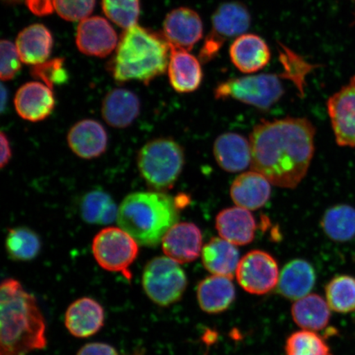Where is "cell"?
Segmentation results:
<instances>
[{"label": "cell", "mask_w": 355, "mask_h": 355, "mask_svg": "<svg viewBox=\"0 0 355 355\" xmlns=\"http://www.w3.org/2000/svg\"><path fill=\"white\" fill-rule=\"evenodd\" d=\"M316 130L305 118H285L257 124L250 135L251 166L270 183L295 189L312 162Z\"/></svg>", "instance_id": "obj_1"}, {"label": "cell", "mask_w": 355, "mask_h": 355, "mask_svg": "<svg viewBox=\"0 0 355 355\" xmlns=\"http://www.w3.org/2000/svg\"><path fill=\"white\" fill-rule=\"evenodd\" d=\"M0 355H28L46 347L37 302L15 279H4L0 288Z\"/></svg>", "instance_id": "obj_2"}, {"label": "cell", "mask_w": 355, "mask_h": 355, "mask_svg": "<svg viewBox=\"0 0 355 355\" xmlns=\"http://www.w3.org/2000/svg\"><path fill=\"white\" fill-rule=\"evenodd\" d=\"M171 52L164 35L137 25L132 26L119 40L112 63L114 78L118 83L148 84L166 72Z\"/></svg>", "instance_id": "obj_3"}, {"label": "cell", "mask_w": 355, "mask_h": 355, "mask_svg": "<svg viewBox=\"0 0 355 355\" xmlns=\"http://www.w3.org/2000/svg\"><path fill=\"white\" fill-rule=\"evenodd\" d=\"M180 219L176 200L163 192H136L128 195L119 207V227L140 245L155 247Z\"/></svg>", "instance_id": "obj_4"}, {"label": "cell", "mask_w": 355, "mask_h": 355, "mask_svg": "<svg viewBox=\"0 0 355 355\" xmlns=\"http://www.w3.org/2000/svg\"><path fill=\"white\" fill-rule=\"evenodd\" d=\"M184 165V150L171 139L150 141L141 148L137 157L141 175L150 188L159 192L174 186Z\"/></svg>", "instance_id": "obj_5"}, {"label": "cell", "mask_w": 355, "mask_h": 355, "mask_svg": "<svg viewBox=\"0 0 355 355\" xmlns=\"http://www.w3.org/2000/svg\"><path fill=\"white\" fill-rule=\"evenodd\" d=\"M284 80H288L285 71L282 73H263L232 78L221 83L214 90L216 100L233 99L260 110H268L285 93Z\"/></svg>", "instance_id": "obj_6"}, {"label": "cell", "mask_w": 355, "mask_h": 355, "mask_svg": "<svg viewBox=\"0 0 355 355\" xmlns=\"http://www.w3.org/2000/svg\"><path fill=\"white\" fill-rule=\"evenodd\" d=\"M187 277L177 261L157 257L146 265L143 286L150 300L162 307L179 301L187 287Z\"/></svg>", "instance_id": "obj_7"}, {"label": "cell", "mask_w": 355, "mask_h": 355, "mask_svg": "<svg viewBox=\"0 0 355 355\" xmlns=\"http://www.w3.org/2000/svg\"><path fill=\"white\" fill-rule=\"evenodd\" d=\"M92 248L102 268L131 278L130 268L139 255V248L130 234L121 227L105 228L96 235Z\"/></svg>", "instance_id": "obj_8"}, {"label": "cell", "mask_w": 355, "mask_h": 355, "mask_svg": "<svg viewBox=\"0 0 355 355\" xmlns=\"http://www.w3.org/2000/svg\"><path fill=\"white\" fill-rule=\"evenodd\" d=\"M250 24V13L242 3L220 4L212 15L211 30L200 51V60L207 63L214 59L226 42L244 34Z\"/></svg>", "instance_id": "obj_9"}, {"label": "cell", "mask_w": 355, "mask_h": 355, "mask_svg": "<svg viewBox=\"0 0 355 355\" xmlns=\"http://www.w3.org/2000/svg\"><path fill=\"white\" fill-rule=\"evenodd\" d=\"M278 263L268 252L254 250L244 255L238 265L236 277L239 285L252 295H261L278 285Z\"/></svg>", "instance_id": "obj_10"}, {"label": "cell", "mask_w": 355, "mask_h": 355, "mask_svg": "<svg viewBox=\"0 0 355 355\" xmlns=\"http://www.w3.org/2000/svg\"><path fill=\"white\" fill-rule=\"evenodd\" d=\"M336 144L355 148V76L327 101Z\"/></svg>", "instance_id": "obj_11"}, {"label": "cell", "mask_w": 355, "mask_h": 355, "mask_svg": "<svg viewBox=\"0 0 355 355\" xmlns=\"http://www.w3.org/2000/svg\"><path fill=\"white\" fill-rule=\"evenodd\" d=\"M163 34L171 46L189 51L202 38L201 17L189 8H175L164 21Z\"/></svg>", "instance_id": "obj_12"}, {"label": "cell", "mask_w": 355, "mask_h": 355, "mask_svg": "<svg viewBox=\"0 0 355 355\" xmlns=\"http://www.w3.org/2000/svg\"><path fill=\"white\" fill-rule=\"evenodd\" d=\"M76 43L83 54L103 58L116 48L118 37L112 26L103 17H89L78 26Z\"/></svg>", "instance_id": "obj_13"}, {"label": "cell", "mask_w": 355, "mask_h": 355, "mask_svg": "<svg viewBox=\"0 0 355 355\" xmlns=\"http://www.w3.org/2000/svg\"><path fill=\"white\" fill-rule=\"evenodd\" d=\"M162 243L168 257L178 263H189L202 254V234L196 225L183 222L173 226Z\"/></svg>", "instance_id": "obj_14"}, {"label": "cell", "mask_w": 355, "mask_h": 355, "mask_svg": "<svg viewBox=\"0 0 355 355\" xmlns=\"http://www.w3.org/2000/svg\"><path fill=\"white\" fill-rule=\"evenodd\" d=\"M15 105L21 119L40 122L50 116L55 109V100L51 87L44 83L31 82L17 90Z\"/></svg>", "instance_id": "obj_15"}, {"label": "cell", "mask_w": 355, "mask_h": 355, "mask_svg": "<svg viewBox=\"0 0 355 355\" xmlns=\"http://www.w3.org/2000/svg\"><path fill=\"white\" fill-rule=\"evenodd\" d=\"M230 60L241 72L252 74L265 68L270 60L268 44L259 35L244 33L230 48Z\"/></svg>", "instance_id": "obj_16"}, {"label": "cell", "mask_w": 355, "mask_h": 355, "mask_svg": "<svg viewBox=\"0 0 355 355\" xmlns=\"http://www.w3.org/2000/svg\"><path fill=\"white\" fill-rule=\"evenodd\" d=\"M67 140L74 154L87 159L101 157L108 146L107 132L94 119H83L75 123L70 128Z\"/></svg>", "instance_id": "obj_17"}, {"label": "cell", "mask_w": 355, "mask_h": 355, "mask_svg": "<svg viewBox=\"0 0 355 355\" xmlns=\"http://www.w3.org/2000/svg\"><path fill=\"white\" fill-rule=\"evenodd\" d=\"M168 76L171 85L179 93L193 92L201 86L203 73L198 58L187 51L171 46Z\"/></svg>", "instance_id": "obj_18"}, {"label": "cell", "mask_w": 355, "mask_h": 355, "mask_svg": "<svg viewBox=\"0 0 355 355\" xmlns=\"http://www.w3.org/2000/svg\"><path fill=\"white\" fill-rule=\"evenodd\" d=\"M105 322V313L98 302L91 298L74 301L65 314V326L73 336L87 338L98 332Z\"/></svg>", "instance_id": "obj_19"}, {"label": "cell", "mask_w": 355, "mask_h": 355, "mask_svg": "<svg viewBox=\"0 0 355 355\" xmlns=\"http://www.w3.org/2000/svg\"><path fill=\"white\" fill-rule=\"evenodd\" d=\"M216 228L222 239L234 245L243 246L254 241L257 223L250 211L234 207L226 208L217 215Z\"/></svg>", "instance_id": "obj_20"}, {"label": "cell", "mask_w": 355, "mask_h": 355, "mask_svg": "<svg viewBox=\"0 0 355 355\" xmlns=\"http://www.w3.org/2000/svg\"><path fill=\"white\" fill-rule=\"evenodd\" d=\"M270 181L254 171L243 173L230 187V196L237 207L248 211L263 207L270 197Z\"/></svg>", "instance_id": "obj_21"}, {"label": "cell", "mask_w": 355, "mask_h": 355, "mask_svg": "<svg viewBox=\"0 0 355 355\" xmlns=\"http://www.w3.org/2000/svg\"><path fill=\"white\" fill-rule=\"evenodd\" d=\"M213 153L219 166L227 172L246 170L251 165V146L239 133L225 132L215 141Z\"/></svg>", "instance_id": "obj_22"}, {"label": "cell", "mask_w": 355, "mask_h": 355, "mask_svg": "<svg viewBox=\"0 0 355 355\" xmlns=\"http://www.w3.org/2000/svg\"><path fill=\"white\" fill-rule=\"evenodd\" d=\"M140 107V101L135 93L127 89H114L102 103V116L110 126L124 128L135 122Z\"/></svg>", "instance_id": "obj_23"}, {"label": "cell", "mask_w": 355, "mask_h": 355, "mask_svg": "<svg viewBox=\"0 0 355 355\" xmlns=\"http://www.w3.org/2000/svg\"><path fill=\"white\" fill-rule=\"evenodd\" d=\"M316 282V274L307 261L295 259L279 273L278 291L285 298L298 300L307 296Z\"/></svg>", "instance_id": "obj_24"}, {"label": "cell", "mask_w": 355, "mask_h": 355, "mask_svg": "<svg viewBox=\"0 0 355 355\" xmlns=\"http://www.w3.org/2000/svg\"><path fill=\"white\" fill-rule=\"evenodd\" d=\"M16 47L21 62L38 65L47 61L53 47L52 35L42 24H34L24 28L17 35Z\"/></svg>", "instance_id": "obj_25"}, {"label": "cell", "mask_w": 355, "mask_h": 355, "mask_svg": "<svg viewBox=\"0 0 355 355\" xmlns=\"http://www.w3.org/2000/svg\"><path fill=\"white\" fill-rule=\"evenodd\" d=\"M202 261L204 268L214 276L232 279L241 259L236 245L215 237L202 248Z\"/></svg>", "instance_id": "obj_26"}, {"label": "cell", "mask_w": 355, "mask_h": 355, "mask_svg": "<svg viewBox=\"0 0 355 355\" xmlns=\"http://www.w3.org/2000/svg\"><path fill=\"white\" fill-rule=\"evenodd\" d=\"M197 296L200 308L204 312L220 313L233 304L235 288L232 279L213 275L199 283Z\"/></svg>", "instance_id": "obj_27"}, {"label": "cell", "mask_w": 355, "mask_h": 355, "mask_svg": "<svg viewBox=\"0 0 355 355\" xmlns=\"http://www.w3.org/2000/svg\"><path fill=\"white\" fill-rule=\"evenodd\" d=\"M293 319L300 327L308 331H320L330 321V307L318 295H308L296 300L291 309Z\"/></svg>", "instance_id": "obj_28"}, {"label": "cell", "mask_w": 355, "mask_h": 355, "mask_svg": "<svg viewBox=\"0 0 355 355\" xmlns=\"http://www.w3.org/2000/svg\"><path fill=\"white\" fill-rule=\"evenodd\" d=\"M80 214L84 221L92 225H109L117 219L119 208L112 197L102 190H93L80 201Z\"/></svg>", "instance_id": "obj_29"}, {"label": "cell", "mask_w": 355, "mask_h": 355, "mask_svg": "<svg viewBox=\"0 0 355 355\" xmlns=\"http://www.w3.org/2000/svg\"><path fill=\"white\" fill-rule=\"evenodd\" d=\"M321 225L333 241H350L355 237V208L347 204L331 207L324 213Z\"/></svg>", "instance_id": "obj_30"}, {"label": "cell", "mask_w": 355, "mask_h": 355, "mask_svg": "<svg viewBox=\"0 0 355 355\" xmlns=\"http://www.w3.org/2000/svg\"><path fill=\"white\" fill-rule=\"evenodd\" d=\"M6 245L12 259L25 261L33 260L39 254L42 243L33 230L20 226L8 230Z\"/></svg>", "instance_id": "obj_31"}, {"label": "cell", "mask_w": 355, "mask_h": 355, "mask_svg": "<svg viewBox=\"0 0 355 355\" xmlns=\"http://www.w3.org/2000/svg\"><path fill=\"white\" fill-rule=\"evenodd\" d=\"M327 304L337 313L355 309V278L340 276L332 279L326 287Z\"/></svg>", "instance_id": "obj_32"}, {"label": "cell", "mask_w": 355, "mask_h": 355, "mask_svg": "<svg viewBox=\"0 0 355 355\" xmlns=\"http://www.w3.org/2000/svg\"><path fill=\"white\" fill-rule=\"evenodd\" d=\"M286 355H332L321 336L312 331H295L288 337Z\"/></svg>", "instance_id": "obj_33"}, {"label": "cell", "mask_w": 355, "mask_h": 355, "mask_svg": "<svg viewBox=\"0 0 355 355\" xmlns=\"http://www.w3.org/2000/svg\"><path fill=\"white\" fill-rule=\"evenodd\" d=\"M105 15L124 29L137 25L140 15L139 0H101Z\"/></svg>", "instance_id": "obj_34"}, {"label": "cell", "mask_w": 355, "mask_h": 355, "mask_svg": "<svg viewBox=\"0 0 355 355\" xmlns=\"http://www.w3.org/2000/svg\"><path fill=\"white\" fill-rule=\"evenodd\" d=\"M281 62L288 79L295 84L301 96H304L305 78L313 69V66L284 46H282Z\"/></svg>", "instance_id": "obj_35"}, {"label": "cell", "mask_w": 355, "mask_h": 355, "mask_svg": "<svg viewBox=\"0 0 355 355\" xmlns=\"http://www.w3.org/2000/svg\"><path fill=\"white\" fill-rule=\"evenodd\" d=\"M95 3L96 0H54V8L62 19L77 21L87 19Z\"/></svg>", "instance_id": "obj_36"}, {"label": "cell", "mask_w": 355, "mask_h": 355, "mask_svg": "<svg viewBox=\"0 0 355 355\" xmlns=\"http://www.w3.org/2000/svg\"><path fill=\"white\" fill-rule=\"evenodd\" d=\"M31 72L34 78L41 79L51 89L55 85L65 83L68 80V73L64 69L63 59H55L35 65Z\"/></svg>", "instance_id": "obj_37"}, {"label": "cell", "mask_w": 355, "mask_h": 355, "mask_svg": "<svg viewBox=\"0 0 355 355\" xmlns=\"http://www.w3.org/2000/svg\"><path fill=\"white\" fill-rule=\"evenodd\" d=\"M1 64H0V77L3 81H10L16 76L21 69V59L16 44L8 40L1 42Z\"/></svg>", "instance_id": "obj_38"}, {"label": "cell", "mask_w": 355, "mask_h": 355, "mask_svg": "<svg viewBox=\"0 0 355 355\" xmlns=\"http://www.w3.org/2000/svg\"><path fill=\"white\" fill-rule=\"evenodd\" d=\"M77 355H119L112 346L105 343H91L84 345Z\"/></svg>", "instance_id": "obj_39"}, {"label": "cell", "mask_w": 355, "mask_h": 355, "mask_svg": "<svg viewBox=\"0 0 355 355\" xmlns=\"http://www.w3.org/2000/svg\"><path fill=\"white\" fill-rule=\"evenodd\" d=\"M31 12L37 16L51 15L55 10L54 0H26Z\"/></svg>", "instance_id": "obj_40"}, {"label": "cell", "mask_w": 355, "mask_h": 355, "mask_svg": "<svg viewBox=\"0 0 355 355\" xmlns=\"http://www.w3.org/2000/svg\"><path fill=\"white\" fill-rule=\"evenodd\" d=\"M0 143H1V162H0V165H1V168H3L8 165L12 158L11 144L3 132H1V136H0Z\"/></svg>", "instance_id": "obj_41"}, {"label": "cell", "mask_w": 355, "mask_h": 355, "mask_svg": "<svg viewBox=\"0 0 355 355\" xmlns=\"http://www.w3.org/2000/svg\"><path fill=\"white\" fill-rule=\"evenodd\" d=\"M8 1L16 2V1H21V0H8Z\"/></svg>", "instance_id": "obj_42"}, {"label": "cell", "mask_w": 355, "mask_h": 355, "mask_svg": "<svg viewBox=\"0 0 355 355\" xmlns=\"http://www.w3.org/2000/svg\"><path fill=\"white\" fill-rule=\"evenodd\" d=\"M137 355H139V354H137Z\"/></svg>", "instance_id": "obj_43"}]
</instances>
